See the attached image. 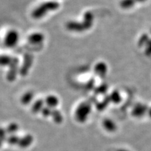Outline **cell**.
I'll list each match as a JSON object with an SVG mask.
<instances>
[{
	"mask_svg": "<svg viewBox=\"0 0 151 151\" xmlns=\"http://www.w3.org/2000/svg\"><path fill=\"white\" fill-rule=\"evenodd\" d=\"M107 86L106 84H103V85H101V86L98 87V89H97V91L99 93H101V94H103L105 92H106V90H107Z\"/></svg>",
	"mask_w": 151,
	"mask_h": 151,
	"instance_id": "cell-22",
	"label": "cell"
},
{
	"mask_svg": "<svg viewBox=\"0 0 151 151\" xmlns=\"http://www.w3.org/2000/svg\"><path fill=\"white\" fill-rule=\"evenodd\" d=\"M52 111V109H51L48 106H45L43 108V109L41 111V113L42 114L44 117H49L51 116V113Z\"/></svg>",
	"mask_w": 151,
	"mask_h": 151,
	"instance_id": "cell-19",
	"label": "cell"
},
{
	"mask_svg": "<svg viewBox=\"0 0 151 151\" xmlns=\"http://www.w3.org/2000/svg\"><path fill=\"white\" fill-rule=\"evenodd\" d=\"M59 7L60 4L54 0L44 2L33 10L31 13L32 17L35 20H39V19L44 18L49 13L56 11Z\"/></svg>",
	"mask_w": 151,
	"mask_h": 151,
	"instance_id": "cell-1",
	"label": "cell"
},
{
	"mask_svg": "<svg viewBox=\"0 0 151 151\" xmlns=\"http://www.w3.org/2000/svg\"><path fill=\"white\" fill-rule=\"evenodd\" d=\"M44 102L47 106L53 110L59 105V100L58 98L55 95H49L45 98Z\"/></svg>",
	"mask_w": 151,
	"mask_h": 151,
	"instance_id": "cell-7",
	"label": "cell"
},
{
	"mask_svg": "<svg viewBox=\"0 0 151 151\" xmlns=\"http://www.w3.org/2000/svg\"><path fill=\"white\" fill-rule=\"evenodd\" d=\"M143 48L144 49V54L145 56L151 58V37H150L149 39Z\"/></svg>",
	"mask_w": 151,
	"mask_h": 151,
	"instance_id": "cell-18",
	"label": "cell"
},
{
	"mask_svg": "<svg viewBox=\"0 0 151 151\" xmlns=\"http://www.w3.org/2000/svg\"><path fill=\"white\" fill-rule=\"evenodd\" d=\"M7 134H7L6 130L3 128H1V127H0V140H1V142L6 140V139H7L6 135Z\"/></svg>",
	"mask_w": 151,
	"mask_h": 151,
	"instance_id": "cell-20",
	"label": "cell"
},
{
	"mask_svg": "<svg viewBox=\"0 0 151 151\" xmlns=\"http://www.w3.org/2000/svg\"><path fill=\"white\" fill-rule=\"evenodd\" d=\"M150 35H151V31H150Z\"/></svg>",
	"mask_w": 151,
	"mask_h": 151,
	"instance_id": "cell-26",
	"label": "cell"
},
{
	"mask_svg": "<svg viewBox=\"0 0 151 151\" xmlns=\"http://www.w3.org/2000/svg\"><path fill=\"white\" fill-rule=\"evenodd\" d=\"M11 63V59L8 56H1L0 58V64L7 65Z\"/></svg>",
	"mask_w": 151,
	"mask_h": 151,
	"instance_id": "cell-21",
	"label": "cell"
},
{
	"mask_svg": "<svg viewBox=\"0 0 151 151\" xmlns=\"http://www.w3.org/2000/svg\"><path fill=\"white\" fill-rule=\"evenodd\" d=\"M149 38H150V36L147 34H142L140 36L139 39L138 40V45L140 47L143 48L144 45H145V44L147 43V42L148 41V40L149 39Z\"/></svg>",
	"mask_w": 151,
	"mask_h": 151,
	"instance_id": "cell-17",
	"label": "cell"
},
{
	"mask_svg": "<svg viewBox=\"0 0 151 151\" xmlns=\"http://www.w3.org/2000/svg\"><path fill=\"white\" fill-rule=\"evenodd\" d=\"M44 104H45V102L42 100H38L35 101L32 105V111L35 113L41 112L42 110L43 109V108L44 107Z\"/></svg>",
	"mask_w": 151,
	"mask_h": 151,
	"instance_id": "cell-11",
	"label": "cell"
},
{
	"mask_svg": "<svg viewBox=\"0 0 151 151\" xmlns=\"http://www.w3.org/2000/svg\"><path fill=\"white\" fill-rule=\"evenodd\" d=\"M91 106L88 103L84 102L80 104L75 111V118L80 123L86 122L90 115Z\"/></svg>",
	"mask_w": 151,
	"mask_h": 151,
	"instance_id": "cell-2",
	"label": "cell"
},
{
	"mask_svg": "<svg viewBox=\"0 0 151 151\" xmlns=\"http://www.w3.org/2000/svg\"><path fill=\"white\" fill-rule=\"evenodd\" d=\"M147 113H148V114H149V115L150 118H151V107H150V108H149V109H148V111H147Z\"/></svg>",
	"mask_w": 151,
	"mask_h": 151,
	"instance_id": "cell-23",
	"label": "cell"
},
{
	"mask_svg": "<svg viewBox=\"0 0 151 151\" xmlns=\"http://www.w3.org/2000/svg\"><path fill=\"white\" fill-rule=\"evenodd\" d=\"M20 40V34L15 29L9 30L4 37V45L7 48L12 49L16 47Z\"/></svg>",
	"mask_w": 151,
	"mask_h": 151,
	"instance_id": "cell-3",
	"label": "cell"
},
{
	"mask_svg": "<svg viewBox=\"0 0 151 151\" xmlns=\"http://www.w3.org/2000/svg\"><path fill=\"white\" fill-rule=\"evenodd\" d=\"M108 98H109L110 101H111L112 103L115 104L119 103L122 101V96L120 93L118 91H113L110 94V95L108 97Z\"/></svg>",
	"mask_w": 151,
	"mask_h": 151,
	"instance_id": "cell-14",
	"label": "cell"
},
{
	"mask_svg": "<svg viewBox=\"0 0 151 151\" xmlns=\"http://www.w3.org/2000/svg\"><path fill=\"white\" fill-rule=\"evenodd\" d=\"M20 138L18 137L15 134L9 135V136H8L6 139V142L9 145H18L19 143V141H20Z\"/></svg>",
	"mask_w": 151,
	"mask_h": 151,
	"instance_id": "cell-16",
	"label": "cell"
},
{
	"mask_svg": "<svg viewBox=\"0 0 151 151\" xmlns=\"http://www.w3.org/2000/svg\"><path fill=\"white\" fill-rule=\"evenodd\" d=\"M94 73H95L98 76H105L108 71L107 65L103 62L98 63L95 65V66H94Z\"/></svg>",
	"mask_w": 151,
	"mask_h": 151,
	"instance_id": "cell-6",
	"label": "cell"
},
{
	"mask_svg": "<svg viewBox=\"0 0 151 151\" xmlns=\"http://www.w3.org/2000/svg\"><path fill=\"white\" fill-rule=\"evenodd\" d=\"M34 141V137L31 135H27L20 139L18 145L22 148H27L32 145Z\"/></svg>",
	"mask_w": 151,
	"mask_h": 151,
	"instance_id": "cell-8",
	"label": "cell"
},
{
	"mask_svg": "<svg viewBox=\"0 0 151 151\" xmlns=\"http://www.w3.org/2000/svg\"><path fill=\"white\" fill-rule=\"evenodd\" d=\"M103 127L107 132H113L116 129V123L110 119H106L103 120Z\"/></svg>",
	"mask_w": 151,
	"mask_h": 151,
	"instance_id": "cell-9",
	"label": "cell"
},
{
	"mask_svg": "<svg viewBox=\"0 0 151 151\" xmlns=\"http://www.w3.org/2000/svg\"><path fill=\"white\" fill-rule=\"evenodd\" d=\"M116 151H130V150L125 149H118Z\"/></svg>",
	"mask_w": 151,
	"mask_h": 151,
	"instance_id": "cell-24",
	"label": "cell"
},
{
	"mask_svg": "<svg viewBox=\"0 0 151 151\" xmlns=\"http://www.w3.org/2000/svg\"><path fill=\"white\" fill-rule=\"evenodd\" d=\"M44 40V35L40 32H34L28 37V42L32 45L42 44Z\"/></svg>",
	"mask_w": 151,
	"mask_h": 151,
	"instance_id": "cell-5",
	"label": "cell"
},
{
	"mask_svg": "<svg viewBox=\"0 0 151 151\" xmlns=\"http://www.w3.org/2000/svg\"><path fill=\"white\" fill-rule=\"evenodd\" d=\"M51 116L52 117L54 121L57 124H60L63 120V116L62 113L58 110H52L51 113Z\"/></svg>",
	"mask_w": 151,
	"mask_h": 151,
	"instance_id": "cell-13",
	"label": "cell"
},
{
	"mask_svg": "<svg viewBox=\"0 0 151 151\" xmlns=\"http://www.w3.org/2000/svg\"><path fill=\"white\" fill-rule=\"evenodd\" d=\"M148 111V108L144 104L138 103L134 106L132 111V115L135 118L144 116Z\"/></svg>",
	"mask_w": 151,
	"mask_h": 151,
	"instance_id": "cell-4",
	"label": "cell"
},
{
	"mask_svg": "<svg viewBox=\"0 0 151 151\" xmlns=\"http://www.w3.org/2000/svg\"><path fill=\"white\" fill-rule=\"evenodd\" d=\"M34 98V94L32 92H27L23 94L21 98V102L23 105H28Z\"/></svg>",
	"mask_w": 151,
	"mask_h": 151,
	"instance_id": "cell-12",
	"label": "cell"
},
{
	"mask_svg": "<svg viewBox=\"0 0 151 151\" xmlns=\"http://www.w3.org/2000/svg\"><path fill=\"white\" fill-rule=\"evenodd\" d=\"M2 142H1V140H0V147H1V144H2Z\"/></svg>",
	"mask_w": 151,
	"mask_h": 151,
	"instance_id": "cell-25",
	"label": "cell"
},
{
	"mask_svg": "<svg viewBox=\"0 0 151 151\" xmlns=\"http://www.w3.org/2000/svg\"><path fill=\"white\" fill-rule=\"evenodd\" d=\"M19 129V126L16 123H12L5 129L7 134L9 135L15 134Z\"/></svg>",
	"mask_w": 151,
	"mask_h": 151,
	"instance_id": "cell-15",
	"label": "cell"
},
{
	"mask_svg": "<svg viewBox=\"0 0 151 151\" xmlns=\"http://www.w3.org/2000/svg\"><path fill=\"white\" fill-rule=\"evenodd\" d=\"M137 4L135 0H121L119 5L122 9H129L133 8Z\"/></svg>",
	"mask_w": 151,
	"mask_h": 151,
	"instance_id": "cell-10",
	"label": "cell"
}]
</instances>
